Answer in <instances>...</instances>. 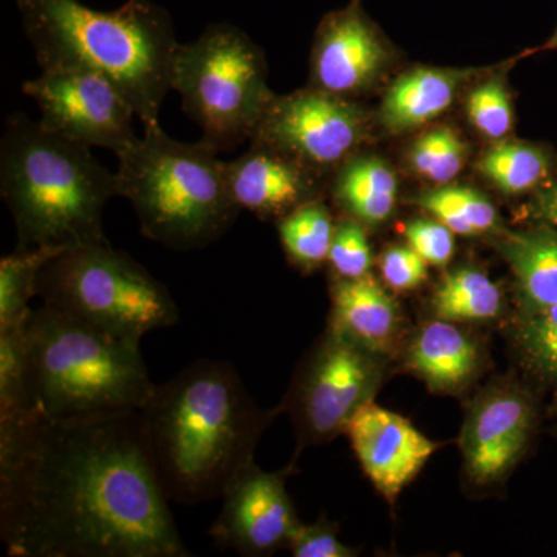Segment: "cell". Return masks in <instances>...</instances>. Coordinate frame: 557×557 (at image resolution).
I'll list each match as a JSON object with an SVG mask.
<instances>
[{
	"mask_svg": "<svg viewBox=\"0 0 557 557\" xmlns=\"http://www.w3.org/2000/svg\"><path fill=\"white\" fill-rule=\"evenodd\" d=\"M218 156L205 139L178 141L160 123L145 126L143 137L116 156L120 197L129 200L148 239L196 251L228 233L242 209Z\"/></svg>",
	"mask_w": 557,
	"mask_h": 557,
	"instance_id": "5",
	"label": "cell"
},
{
	"mask_svg": "<svg viewBox=\"0 0 557 557\" xmlns=\"http://www.w3.org/2000/svg\"><path fill=\"white\" fill-rule=\"evenodd\" d=\"M322 172L262 143L226 163L231 194L240 209L262 220H281L300 205L321 200Z\"/></svg>",
	"mask_w": 557,
	"mask_h": 557,
	"instance_id": "16",
	"label": "cell"
},
{
	"mask_svg": "<svg viewBox=\"0 0 557 557\" xmlns=\"http://www.w3.org/2000/svg\"><path fill=\"white\" fill-rule=\"evenodd\" d=\"M479 348L454 322H426L408 348V366L429 387L456 392L467 386L479 369Z\"/></svg>",
	"mask_w": 557,
	"mask_h": 557,
	"instance_id": "20",
	"label": "cell"
},
{
	"mask_svg": "<svg viewBox=\"0 0 557 557\" xmlns=\"http://www.w3.org/2000/svg\"><path fill=\"white\" fill-rule=\"evenodd\" d=\"M329 262L338 278H359L370 273L373 252L368 231L357 219L346 215L336 222Z\"/></svg>",
	"mask_w": 557,
	"mask_h": 557,
	"instance_id": "31",
	"label": "cell"
},
{
	"mask_svg": "<svg viewBox=\"0 0 557 557\" xmlns=\"http://www.w3.org/2000/svg\"><path fill=\"white\" fill-rule=\"evenodd\" d=\"M278 409L262 410L233 364L199 359L157 384L141 416L153 471L171 504L222 498L255 461Z\"/></svg>",
	"mask_w": 557,
	"mask_h": 557,
	"instance_id": "2",
	"label": "cell"
},
{
	"mask_svg": "<svg viewBox=\"0 0 557 557\" xmlns=\"http://www.w3.org/2000/svg\"><path fill=\"white\" fill-rule=\"evenodd\" d=\"M38 298L51 310L126 339L174 327L180 318L170 289L109 242L69 248L51 259L40 273Z\"/></svg>",
	"mask_w": 557,
	"mask_h": 557,
	"instance_id": "7",
	"label": "cell"
},
{
	"mask_svg": "<svg viewBox=\"0 0 557 557\" xmlns=\"http://www.w3.org/2000/svg\"><path fill=\"white\" fill-rule=\"evenodd\" d=\"M431 304L435 317L443 321L483 322L500 314L504 296L485 271L461 267L443 277Z\"/></svg>",
	"mask_w": 557,
	"mask_h": 557,
	"instance_id": "23",
	"label": "cell"
},
{
	"mask_svg": "<svg viewBox=\"0 0 557 557\" xmlns=\"http://www.w3.org/2000/svg\"><path fill=\"white\" fill-rule=\"evenodd\" d=\"M530 218L542 223V225L553 226L557 230V180H552L547 185L542 186L531 194L530 205H528Z\"/></svg>",
	"mask_w": 557,
	"mask_h": 557,
	"instance_id": "35",
	"label": "cell"
},
{
	"mask_svg": "<svg viewBox=\"0 0 557 557\" xmlns=\"http://www.w3.org/2000/svg\"><path fill=\"white\" fill-rule=\"evenodd\" d=\"M391 44L379 25L350 0L344 9L325 14L314 36L310 86L354 100L372 90L391 69Z\"/></svg>",
	"mask_w": 557,
	"mask_h": 557,
	"instance_id": "13",
	"label": "cell"
},
{
	"mask_svg": "<svg viewBox=\"0 0 557 557\" xmlns=\"http://www.w3.org/2000/svg\"><path fill=\"white\" fill-rule=\"evenodd\" d=\"M381 271L388 287L409 292L428 277V262L410 247H394L384 252Z\"/></svg>",
	"mask_w": 557,
	"mask_h": 557,
	"instance_id": "34",
	"label": "cell"
},
{
	"mask_svg": "<svg viewBox=\"0 0 557 557\" xmlns=\"http://www.w3.org/2000/svg\"><path fill=\"white\" fill-rule=\"evenodd\" d=\"M534 420L533 399L522 388L494 387L475 399L460 437L469 479L491 485L507 478L530 442Z\"/></svg>",
	"mask_w": 557,
	"mask_h": 557,
	"instance_id": "14",
	"label": "cell"
},
{
	"mask_svg": "<svg viewBox=\"0 0 557 557\" xmlns=\"http://www.w3.org/2000/svg\"><path fill=\"white\" fill-rule=\"evenodd\" d=\"M516 338L530 368L557 381V304L537 313L523 314Z\"/></svg>",
	"mask_w": 557,
	"mask_h": 557,
	"instance_id": "30",
	"label": "cell"
},
{
	"mask_svg": "<svg viewBox=\"0 0 557 557\" xmlns=\"http://www.w3.org/2000/svg\"><path fill=\"white\" fill-rule=\"evenodd\" d=\"M40 112L46 129L89 148L112 150L115 156L137 139L131 102L101 73L86 69L42 70L22 87Z\"/></svg>",
	"mask_w": 557,
	"mask_h": 557,
	"instance_id": "11",
	"label": "cell"
},
{
	"mask_svg": "<svg viewBox=\"0 0 557 557\" xmlns=\"http://www.w3.org/2000/svg\"><path fill=\"white\" fill-rule=\"evenodd\" d=\"M295 557H354V548L339 541L338 530L325 520L311 525L300 523L288 547Z\"/></svg>",
	"mask_w": 557,
	"mask_h": 557,
	"instance_id": "33",
	"label": "cell"
},
{
	"mask_svg": "<svg viewBox=\"0 0 557 557\" xmlns=\"http://www.w3.org/2000/svg\"><path fill=\"white\" fill-rule=\"evenodd\" d=\"M172 90L203 132L201 139L219 152L251 139L276 97L262 49L230 24L209 25L193 42L180 44Z\"/></svg>",
	"mask_w": 557,
	"mask_h": 557,
	"instance_id": "8",
	"label": "cell"
},
{
	"mask_svg": "<svg viewBox=\"0 0 557 557\" xmlns=\"http://www.w3.org/2000/svg\"><path fill=\"white\" fill-rule=\"evenodd\" d=\"M335 230V220L322 199L300 205L277 220L278 237L285 255L293 265L306 273L329 262Z\"/></svg>",
	"mask_w": 557,
	"mask_h": 557,
	"instance_id": "24",
	"label": "cell"
},
{
	"mask_svg": "<svg viewBox=\"0 0 557 557\" xmlns=\"http://www.w3.org/2000/svg\"><path fill=\"white\" fill-rule=\"evenodd\" d=\"M416 203L454 234L480 236L502 233L496 207L483 194L468 186L442 185L424 190Z\"/></svg>",
	"mask_w": 557,
	"mask_h": 557,
	"instance_id": "25",
	"label": "cell"
},
{
	"mask_svg": "<svg viewBox=\"0 0 557 557\" xmlns=\"http://www.w3.org/2000/svg\"><path fill=\"white\" fill-rule=\"evenodd\" d=\"M139 410L0 418V539L14 557H189Z\"/></svg>",
	"mask_w": 557,
	"mask_h": 557,
	"instance_id": "1",
	"label": "cell"
},
{
	"mask_svg": "<svg viewBox=\"0 0 557 557\" xmlns=\"http://www.w3.org/2000/svg\"><path fill=\"white\" fill-rule=\"evenodd\" d=\"M516 281L523 314L557 304V230L539 225L527 231H502L497 240Z\"/></svg>",
	"mask_w": 557,
	"mask_h": 557,
	"instance_id": "19",
	"label": "cell"
},
{
	"mask_svg": "<svg viewBox=\"0 0 557 557\" xmlns=\"http://www.w3.org/2000/svg\"><path fill=\"white\" fill-rule=\"evenodd\" d=\"M547 51H557V27L555 33L549 36L547 42L542 44L541 47H536V49L530 50L531 53H547Z\"/></svg>",
	"mask_w": 557,
	"mask_h": 557,
	"instance_id": "36",
	"label": "cell"
},
{
	"mask_svg": "<svg viewBox=\"0 0 557 557\" xmlns=\"http://www.w3.org/2000/svg\"><path fill=\"white\" fill-rule=\"evenodd\" d=\"M69 248H17L0 259V327L24 321L32 314L30 302L38 296L44 267Z\"/></svg>",
	"mask_w": 557,
	"mask_h": 557,
	"instance_id": "26",
	"label": "cell"
},
{
	"mask_svg": "<svg viewBox=\"0 0 557 557\" xmlns=\"http://www.w3.org/2000/svg\"><path fill=\"white\" fill-rule=\"evenodd\" d=\"M284 471H262L252 461L233 480L222 496L219 518L209 536L222 548L248 557L270 556L288 547L300 525Z\"/></svg>",
	"mask_w": 557,
	"mask_h": 557,
	"instance_id": "12",
	"label": "cell"
},
{
	"mask_svg": "<svg viewBox=\"0 0 557 557\" xmlns=\"http://www.w3.org/2000/svg\"><path fill=\"white\" fill-rule=\"evenodd\" d=\"M369 132V115L361 106L310 86L276 95L249 141L284 150L329 174L355 156Z\"/></svg>",
	"mask_w": 557,
	"mask_h": 557,
	"instance_id": "10",
	"label": "cell"
},
{
	"mask_svg": "<svg viewBox=\"0 0 557 557\" xmlns=\"http://www.w3.org/2000/svg\"><path fill=\"white\" fill-rule=\"evenodd\" d=\"M139 343L46 306L33 310L27 325V409L62 420L141 410L157 384Z\"/></svg>",
	"mask_w": 557,
	"mask_h": 557,
	"instance_id": "6",
	"label": "cell"
},
{
	"mask_svg": "<svg viewBox=\"0 0 557 557\" xmlns=\"http://www.w3.org/2000/svg\"><path fill=\"white\" fill-rule=\"evenodd\" d=\"M557 160L555 150L541 143L502 139L487 149L479 163V171L487 182L507 196L518 197L555 180Z\"/></svg>",
	"mask_w": 557,
	"mask_h": 557,
	"instance_id": "22",
	"label": "cell"
},
{
	"mask_svg": "<svg viewBox=\"0 0 557 557\" xmlns=\"http://www.w3.org/2000/svg\"><path fill=\"white\" fill-rule=\"evenodd\" d=\"M399 324L398 304L370 274L332 285L329 330L341 338L381 357L394 347Z\"/></svg>",
	"mask_w": 557,
	"mask_h": 557,
	"instance_id": "17",
	"label": "cell"
},
{
	"mask_svg": "<svg viewBox=\"0 0 557 557\" xmlns=\"http://www.w3.org/2000/svg\"><path fill=\"white\" fill-rule=\"evenodd\" d=\"M478 69L417 67L403 73L384 95L380 121L391 134H406L438 119L454 104Z\"/></svg>",
	"mask_w": 557,
	"mask_h": 557,
	"instance_id": "18",
	"label": "cell"
},
{
	"mask_svg": "<svg viewBox=\"0 0 557 557\" xmlns=\"http://www.w3.org/2000/svg\"><path fill=\"white\" fill-rule=\"evenodd\" d=\"M346 434L362 471L391 505L440 448L406 418L381 408L373 399L351 417Z\"/></svg>",
	"mask_w": 557,
	"mask_h": 557,
	"instance_id": "15",
	"label": "cell"
},
{
	"mask_svg": "<svg viewBox=\"0 0 557 557\" xmlns=\"http://www.w3.org/2000/svg\"><path fill=\"white\" fill-rule=\"evenodd\" d=\"M332 196L348 218L376 228L397 208V174L379 157L354 156L335 171Z\"/></svg>",
	"mask_w": 557,
	"mask_h": 557,
	"instance_id": "21",
	"label": "cell"
},
{
	"mask_svg": "<svg viewBox=\"0 0 557 557\" xmlns=\"http://www.w3.org/2000/svg\"><path fill=\"white\" fill-rule=\"evenodd\" d=\"M508 70V69H507ZM507 70L480 83L468 95L467 112L472 126L491 141H502L515 129V109Z\"/></svg>",
	"mask_w": 557,
	"mask_h": 557,
	"instance_id": "29",
	"label": "cell"
},
{
	"mask_svg": "<svg viewBox=\"0 0 557 557\" xmlns=\"http://www.w3.org/2000/svg\"><path fill=\"white\" fill-rule=\"evenodd\" d=\"M30 317L9 327H0V418L16 416L27 409V325Z\"/></svg>",
	"mask_w": 557,
	"mask_h": 557,
	"instance_id": "28",
	"label": "cell"
},
{
	"mask_svg": "<svg viewBox=\"0 0 557 557\" xmlns=\"http://www.w3.org/2000/svg\"><path fill=\"white\" fill-rule=\"evenodd\" d=\"M406 239L409 247L426 260L428 265H448L456 249L453 231L438 220H416L409 223Z\"/></svg>",
	"mask_w": 557,
	"mask_h": 557,
	"instance_id": "32",
	"label": "cell"
},
{
	"mask_svg": "<svg viewBox=\"0 0 557 557\" xmlns=\"http://www.w3.org/2000/svg\"><path fill=\"white\" fill-rule=\"evenodd\" d=\"M40 70L86 69L112 81L145 126L160 123L172 90L175 38L170 13L152 0L98 11L81 0H16Z\"/></svg>",
	"mask_w": 557,
	"mask_h": 557,
	"instance_id": "3",
	"label": "cell"
},
{
	"mask_svg": "<svg viewBox=\"0 0 557 557\" xmlns=\"http://www.w3.org/2000/svg\"><path fill=\"white\" fill-rule=\"evenodd\" d=\"M383 379L380 355L325 333L304 362L278 412L287 410L302 445L333 440L372 401Z\"/></svg>",
	"mask_w": 557,
	"mask_h": 557,
	"instance_id": "9",
	"label": "cell"
},
{
	"mask_svg": "<svg viewBox=\"0 0 557 557\" xmlns=\"http://www.w3.org/2000/svg\"><path fill=\"white\" fill-rule=\"evenodd\" d=\"M468 146L449 127L428 131L409 150V163L420 177L435 185H449L463 170Z\"/></svg>",
	"mask_w": 557,
	"mask_h": 557,
	"instance_id": "27",
	"label": "cell"
},
{
	"mask_svg": "<svg viewBox=\"0 0 557 557\" xmlns=\"http://www.w3.org/2000/svg\"><path fill=\"white\" fill-rule=\"evenodd\" d=\"M0 194L16 226L17 248L109 242L102 214L120 197L116 172L91 148L14 113L0 141Z\"/></svg>",
	"mask_w": 557,
	"mask_h": 557,
	"instance_id": "4",
	"label": "cell"
}]
</instances>
